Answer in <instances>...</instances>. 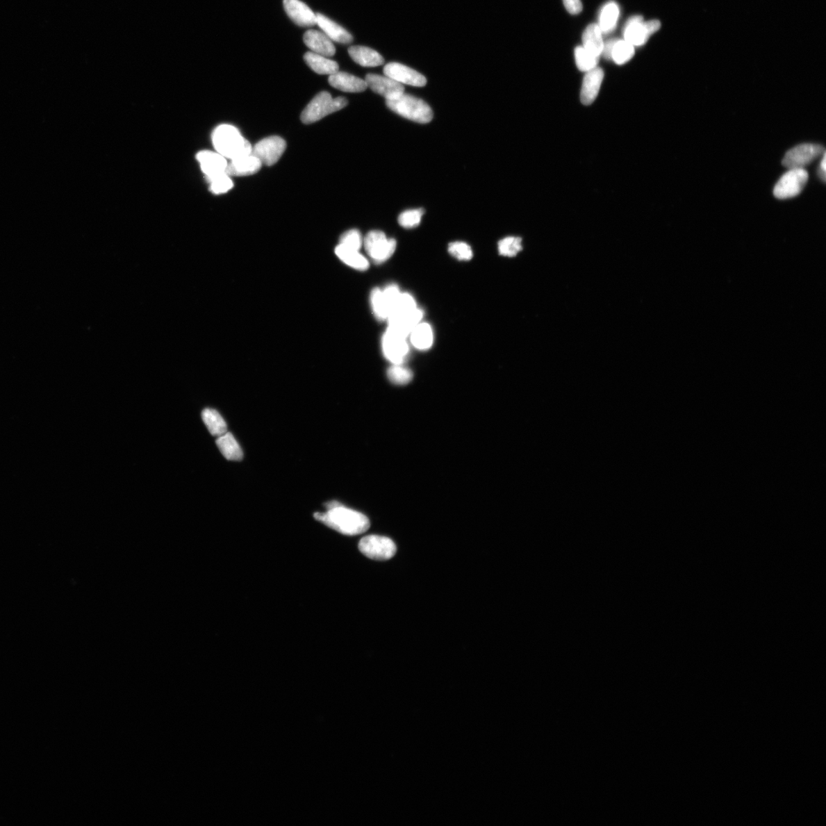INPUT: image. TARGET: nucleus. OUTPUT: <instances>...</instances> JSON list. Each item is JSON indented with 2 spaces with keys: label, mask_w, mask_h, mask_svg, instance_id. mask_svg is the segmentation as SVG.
Listing matches in <instances>:
<instances>
[{
  "label": "nucleus",
  "mask_w": 826,
  "mask_h": 826,
  "mask_svg": "<svg viewBox=\"0 0 826 826\" xmlns=\"http://www.w3.org/2000/svg\"><path fill=\"white\" fill-rule=\"evenodd\" d=\"M314 518L323 524L346 536H357L367 531L370 520L363 513L347 509L338 503H331L328 511L315 513Z\"/></svg>",
  "instance_id": "f257e3e1"
},
{
  "label": "nucleus",
  "mask_w": 826,
  "mask_h": 826,
  "mask_svg": "<svg viewBox=\"0 0 826 826\" xmlns=\"http://www.w3.org/2000/svg\"><path fill=\"white\" fill-rule=\"evenodd\" d=\"M306 47L316 54L325 57L335 56L336 49L329 38L317 30H308L303 36Z\"/></svg>",
  "instance_id": "6ab92c4d"
},
{
  "label": "nucleus",
  "mask_w": 826,
  "mask_h": 826,
  "mask_svg": "<svg viewBox=\"0 0 826 826\" xmlns=\"http://www.w3.org/2000/svg\"><path fill=\"white\" fill-rule=\"evenodd\" d=\"M286 149V141L279 136L274 135L257 142L252 148L251 154L258 158L263 165L271 166L279 160Z\"/></svg>",
  "instance_id": "9d476101"
},
{
  "label": "nucleus",
  "mask_w": 826,
  "mask_h": 826,
  "mask_svg": "<svg viewBox=\"0 0 826 826\" xmlns=\"http://www.w3.org/2000/svg\"><path fill=\"white\" fill-rule=\"evenodd\" d=\"M339 245L352 251H359L363 245V238L358 230H350L342 235Z\"/></svg>",
  "instance_id": "e433bc0d"
},
{
  "label": "nucleus",
  "mask_w": 826,
  "mask_h": 826,
  "mask_svg": "<svg viewBox=\"0 0 826 826\" xmlns=\"http://www.w3.org/2000/svg\"><path fill=\"white\" fill-rule=\"evenodd\" d=\"M617 40H611L604 43L602 56H603L604 58L609 60L611 59L612 49Z\"/></svg>",
  "instance_id": "ea45409f"
},
{
  "label": "nucleus",
  "mask_w": 826,
  "mask_h": 826,
  "mask_svg": "<svg viewBox=\"0 0 826 826\" xmlns=\"http://www.w3.org/2000/svg\"><path fill=\"white\" fill-rule=\"evenodd\" d=\"M358 547L362 554L377 561L389 560L397 552V545L390 538L377 535L363 537Z\"/></svg>",
  "instance_id": "39448f33"
},
{
  "label": "nucleus",
  "mask_w": 826,
  "mask_h": 826,
  "mask_svg": "<svg viewBox=\"0 0 826 826\" xmlns=\"http://www.w3.org/2000/svg\"><path fill=\"white\" fill-rule=\"evenodd\" d=\"M388 377L393 384L403 386L411 383L413 374L408 368L401 365H394L388 370Z\"/></svg>",
  "instance_id": "72a5a7b5"
},
{
  "label": "nucleus",
  "mask_w": 826,
  "mask_h": 826,
  "mask_svg": "<svg viewBox=\"0 0 826 826\" xmlns=\"http://www.w3.org/2000/svg\"><path fill=\"white\" fill-rule=\"evenodd\" d=\"M449 252L454 258L461 261L472 260L473 257L472 247L465 242H451L449 245Z\"/></svg>",
  "instance_id": "4c0bfd02"
},
{
  "label": "nucleus",
  "mask_w": 826,
  "mask_h": 826,
  "mask_svg": "<svg viewBox=\"0 0 826 826\" xmlns=\"http://www.w3.org/2000/svg\"><path fill=\"white\" fill-rule=\"evenodd\" d=\"M348 53L354 62L362 67H377L384 63V59L377 51L365 47H352Z\"/></svg>",
  "instance_id": "4be33fe9"
},
{
  "label": "nucleus",
  "mask_w": 826,
  "mask_h": 826,
  "mask_svg": "<svg viewBox=\"0 0 826 826\" xmlns=\"http://www.w3.org/2000/svg\"><path fill=\"white\" fill-rule=\"evenodd\" d=\"M809 179L805 169L789 170L780 178L775 187L774 195L778 199H788L799 195Z\"/></svg>",
  "instance_id": "0eeeda50"
},
{
  "label": "nucleus",
  "mask_w": 826,
  "mask_h": 826,
  "mask_svg": "<svg viewBox=\"0 0 826 826\" xmlns=\"http://www.w3.org/2000/svg\"><path fill=\"white\" fill-rule=\"evenodd\" d=\"M347 105L345 97L333 98L326 92L317 94L302 111L301 119L305 124H311L342 110Z\"/></svg>",
  "instance_id": "20e7f679"
},
{
  "label": "nucleus",
  "mask_w": 826,
  "mask_h": 826,
  "mask_svg": "<svg viewBox=\"0 0 826 826\" xmlns=\"http://www.w3.org/2000/svg\"><path fill=\"white\" fill-rule=\"evenodd\" d=\"M383 73L388 78L403 85L424 87L427 83V79L422 74L399 63H392L386 65L383 68Z\"/></svg>",
  "instance_id": "ddd939ff"
},
{
  "label": "nucleus",
  "mask_w": 826,
  "mask_h": 826,
  "mask_svg": "<svg viewBox=\"0 0 826 826\" xmlns=\"http://www.w3.org/2000/svg\"><path fill=\"white\" fill-rule=\"evenodd\" d=\"M317 24L332 41L340 44H349L353 41L352 35L343 27L339 26L321 13L316 14Z\"/></svg>",
  "instance_id": "412c9836"
},
{
  "label": "nucleus",
  "mask_w": 826,
  "mask_h": 826,
  "mask_svg": "<svg viewBox=\"0 0 826 826\" xmlns=\"http://www.w3.org/2000/svg\"><path fill=\"white\" fill-rule=\"evenodd\" d=\"M370 305L371 307H372L373 313L378 320H388L390 315V308L388 302H386L384 297L383 290L376 288V289L371 292Z\"/></svg>",
  "instance_id": "c756f323"
},
{
  "label": "nucleus",
  "mask_w": 826,
  "mask_h": 826,
  "mask_svg": "<svg viewBox=\"0 0 826 826\" xmlns=\"http://www.w3.org/2000/svg\"><path fill=\"white\" fill-rule=\"evenodd\" d=\"M619 14V7L615 2H609L603 7L598 25L602 33H609L616 28Z\"/></svg>",
  "instance_id": "c85d7f7f"
},
{
  "label": "nucleus",
  "mask_w": 826,
  "mask_h": 826,
  "mask_svg": "<svg viewBox=\"0 0 826 826\" xmlns=\"http://www.w3.org/2000/svg\"><path fill=\"white\" fill-rule=\"evenodd\" d=\"M423 214L422 208L406 210L399 216V224L404 229H413L420 225Z\"/></svg>",
  "instance_id": "c9c22d12"
},
{
  "label": "nucleus",
  "mask_w": 826,
  "mask_h": 826,
  "mask_svg": "<svg viewBox=\"0 0 826 826\" xmlns=\"http://www.w3.org/2000/svg\"><path fill=\"white\" fill-rule=\"evenodd\" d=\"M365 81L367 88H370L376 94L385 97L386 101L396 99V98L404 94L405 92V88L403 85L399 84V83L388 78L386 75L368 74L366 75Z\"/></svg>",
  "instance_id": "f8f14e48"
},
{
  "label": "nucleus",
  "mask_w": 826,
  "mask_h": 826,
  "mask_svg": "<svg viewBox=\"0 0 826 826\" xmlns=\"http://www.w3.org/2000/svg\"><path fill=\"white\" fill-rule=\"evenodd\" d=\"M212 141L217 153L231 160L251 154V144L233 126L223 124L217 126L212 135Z\"/></svg>",
  "instance_id": "f03ea898"
},
{
  "label": "nucleus",
  "mask_w": 826,
  "mask_h": 826,
  "mask_svg": "<svg viewBox=\"0 0 826 826\" xmlns=\"http://www.w3.org/2000/svg\"><path fill=\"white\" fill-rule=\"evenodd\" d=\"M423 312L418 308L411 312L391 315L388 320L389 329L407 337L411 335L415 326L421 322Z\"/></svg>",
  "instance_id": "2eb2a0df"
},
{
  "label": "nucleus",
  "mask_w": 826,
  "mask_h": 826,
  "mask_svg": "<svg viewBox=\"0 0 826 826\" xmlns=\"http://www.w3.org/2000/svg\"><path fill=\"white\" fill-rule=\"evenodd\" d=\"M825 172H826V158L825 153L823 155L822 161L820 163V169H818V176L824 181H825Z\"/></svg>",
  "instance_id": "a19ab883"
},
{
  "label": "nucleus",
  "mask_w": 826,
  "mask_h": 826,
  "mask_svg": "<svg viewBox=\"0 0 826 826\" xmlns=\"http://www.w3.org/2000/svg\"><path fill=\"white\" fill-rule=\"evenodd\" d=\"M284 10L295 24L313 27L317 24L316 14L300 0H283Z\"/></svg>",
  "instance_id": "4468645a"
},
{
  "label": "nucleus",
  "mask_w": 826,
  "mask_h": 826,
  "mask_svg": "<svg viewBox=\"0 0 826 826\" xmlns=\"http://www.w3.org/2000/svg\"><path fill=\"white\" fill-rule=\"evenodd\" d=\"M197 158L208 179L226 173L229 163L225 157L217 151H202L197 156Z\"/></svg>",
  "instance_id": "dca6fc26"
},
{
  "label": "nucleus",
  "mask_w": 826,
  "mask_h": 826,
  "mask_svg": "<svg viewBox=\"0 0 826 826\" xmlns=\"http://www.w3.org/2000/svg\"><path fill=\"white\" fill-rule=\"evenodd\" d=\"M216 444L226 459L239 461L244 458V453L240 445L231 433L226 431L224 435L219 436Z\"/></svg>",
  "instance_id": "a878e982"
},
{
  "label": "nucleus",
  "mask_w": 826,
  "mask_h": 826,
  "mask_svg": "<svg viewBox=\"0 0 826 826\" xmlns=\"http://www.w3.org/2000/svg\"><path fill=\"white\" fill-rule=\"evenodd\" d=\"M329 81L333 88L347 93H360L367 88L365 80L346 72H338L330 75Z\"/></svg>",
  "instance_id": "aec40b11"
},
{
  "label": "nucleus",
  "mask_w": 826,
  "mask_h": 826,
  "mask_svg": "<svg viewBox=\"0 0 826 826\" xmlns=\"http://www.w3.org/2000/svg\"><path fill=\"white\" fill-rule=\"evenodd\" d=\"M382 350L385 358L393 365H402L408 354L406 337L388 328L382 338Z\"/></svg>",
  "instance_id": "9b49d317"
},
{
  "label": "nucleus",
  "mask_w": 826,
  "mask_h": 826,
  "mask_svg": "<svg viewBox=\"0 0 826 826\" xmlns=\"http://www.w3.org/2000/svg\"><path fill=\"white\" fill-rule=\"evenodd\" d=\"M576 65L581 72H588L594 69L598 64L600 57H596L584 48L579 47L575 50Z\"/></svg>",
  "instance_id": "2f4dec72"
},
{
  "label": "nucleus",
  "mask_w": 826,
  "mask_h": 826,
  "mask_svg": "<svg viewBox=\"0 0 826 826\" xmlns=\"http://www.w3.org/2000/svg\"><path fill=\"white\" fill-rule=\"evenodd\" d=\"M603 79L604 72L601 67H596L594 69L586 72L581 92V101L583 104L590 105L595 101L598 93H600Z\"/></svg>",
  "instance_id": "f3484780"
},
{
  "label": "nucleus",
  "mask_w": 826,
  "mask_h": 826,
  "mask_svg": "<svg viewBox=\"0 0 826 826\" xmlns=\"http://www.w3.org/2000/svg\"><path fill=\"white\" fill-rule=\"evenodd\" d=\"M386 106L397 115L419 124H428L433 118V110L425 101L405 93L391 101H386Z\"/></svg>",
  "instance_id": "7ed1b4c3"
},
{
  "label": "nucleus",
  "mask_w": 826,
  "mask_h": 826,
  "mask_svg": "<svg viewBox=\"0 0 826 826\" xmlns=\"http://www.w3.org/2000/svg\"><path fill=\"white\" fill-rule=\"evenodd\" d=\"M583 48L590 54L600 57L603 49L604 42L602 33L597 24H590L585 30L582 35Z\"/></svg>",
  "instance_id": "b1692460"
},
{
  "label": "nucleus",
  "mask_w": 826,
  "mask_h": 826,
  "mask_svg": "<svg viewBox=\"0 0 826 826\" xmlns=\"http://www.w3.org/2000/svg\"><path fill=\"white\" fill-rule=\"evenodd\" d=\"M263 164L258 158L249 154L231 160L226 172L230 176H248L258 172Z\"/></svg>",
  "instance_id": "a211bd4d"
},
{
  "label": "nucleus",
  "mask_w": 826,
  "mask_h": 826,
  "mask_svg": "<svg viewBox=\"0 0 826 826\" xmlns=\"http://www.w3.org/2000/svg\"><path fill=\"white\" fill-rule=\"evenodd\" d=\"M634 56V47L625 40H617L611 52V59L618 65H624Z\"/></svg>",
  "instance_id": "7c9ffc66"
},
{
  "label": "nucleus",
  "mask_w": 826,
  "mask_h": 826,
  "mask_svg": "<svg viewBox=\"0 0 826 826\" xmlns=\"http://www.w3.org/2000/svg\"><path fill=\"white\" fill-rule=\"evenodd\" d=\"M661 22L652 20L644 22L641 16H634L628 19L624 27L625 40L634 47H641L649 40L651 35L661 28Z\"/></svg>",
  "instance_id": "6e6552de"
},
{
  "label": "nucleus",
  "mask_w": 826,
  "mask_h": 826,
  "mask_svg": "<svg viewBox=\"0 0 826 826\" xmlns=\"http://www.w3.org/2000/svg\"><path fill=\"white\" fill-rule=\"evenodd\" d=\"M304 59L311 69L318 74H327L330 76L339 72L338 64L335 60L316 54V53L313 51L306 52Z\"/></svg>",
  "instance_id": "5701e85b"
},
{
  "label": "nucleus",
  "mask_w": 826,
  "mask_h": 826,
  "mask_svg": "<svg viewBox=\"0 0 826 826\" xmlns=\"http://www.w3.org/2000/svg\"><path fill=\"white\" fill-rule=\"evenodd\" d=\"M522 249V239L520 238L507 237L498 242V251L504 256H516Z\"/></svg>",
  "instance_id": "473e14b6"
},
{
  "label": "nucleus",
  "mask_w": 826,
  "mask_h": 826,
  "mask_svg": "<svg viewBox=\"0 0 826 826\" xmlns=\"http://www.w3.org/2000/svg\"><path fill=\"white\" fill-rule=\"evenodd\" d=\"M363 245L366 251L376 263H382L389 260L397 248V241L388 239L386 234L380 231H372L367 233Z\"/></svg>",
  "instance_id": "423d86ee"
},
{
  "label": "nucleus",
  "mask_w": 826,
  "mask_h": 826,
  "mask_svg": "<svg viewBox=\"0 0 826 826\" xmlns=\"http://www.w3.org/2000/svg\"><path fill=\"white\" fill-rule=\"evenodd\" d=\"M202 420L212 436L219 437L226 433V422L215 409L209 408L204 409Z\"/></svg>",
  "instance_id": "cd10ccee"
},
{
  "label": "nucleus",
  "mask_w": 826,
  "mask_h": 826,
  "mask_svg": "<svg viewBox=\"0 0 826 826\" xmlns=\"http://www.w3.org/2000/svg\"><path fill=\"white\" fill-rule=\"evenodd\" d=\"M825 154V149L821 145L813 143L801 144L788 151L783 159L785 167L792 169H804Z\"/></svg>",
  "instance_id": "1a4fd4ad"
},
{
  "label": "nucleus",
  "mask_w": 826,
  "mask_h": 826,
  "mask_svg": "<svg viewBox=\"0 0 826 826\" xmlns=\"http://www.w3.org/2000/svg\"><path fill=\"white\" fill-rule=\"evenodd\" d=\"M210 183V191L216 195L224 194L229 192L233 187L231 176L226 173L221 174L215 177L208 179Z\"/></svg>",
  "instance_id": "f704fd0d"
},
{
  "label": "nucleus",
  "mask_w": 826,
  "mask_h": 826,
  "mask_svg": "<svg viewBox=\"0 0 826 826\" xmlns=\"http://www.w3.org/2000/svg\"><path fill=\"white\" fill-rule=\"evenodd\" d=\"M409 336L411 343L418 350H428L433 345V331L428 323L420 322L415 326Z\"/></svg>",
  "instance_id": "393cba45"
},
{
  "label": "nucleus",
  "mask_w": 826,
  "mask_h": 826,
  "mask_svg": "<svg viewBox=\"0 0 826 826\" xmlns=\"http://www.w3.org/2000/svg\"><path fill=\"white\" fill-rule=\"evenodd\" d=\"M567 11L572 15L579 14L582 10L581 0H563Z\"/></svg>",
  "instance_id": "58836bf2"
},
{
  "label": "nucleus",
  "mask_w": 826,
  "mask_h": 826,
  "mask_svg": "<svg viewBox=\"0 0 826 826\" xmlns=\"http://www.w3.org/2000/svg\"><path fill=\"white\" fill-rule=\"evenodd\" d=\"M336 254L340 261L352 268L361 271L369 268L368 261L359 251H352L338 245L336 249Z\"/></svg>",
  "instance_id": "bb28decb"
}]
</instances>
